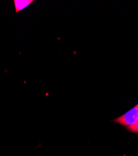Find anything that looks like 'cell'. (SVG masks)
Listing matches in <instances>:
<instances>
[{"mask_svg": "<svg viewBox=\"0 0 138 156\" xmlns=\"http://www.w3.org/2000/svg\"><path fill=\"white\" fill-rule=\"evenodd\" d=\"M112 121L125 127H130L134 126L138 121V104L133 108L114 120H112Z\"/></svg>", "mask_w": 138, "mask_h": 156, "instance_id": "6da1fadb", "label": "cell"}, {"mask_svg": "<svg viewBox=\"0 0 138 156\" xmlns=\"http://www.w3.org/2000/svg\"><path fill=\"white\" fill-rule=\"evenodd\" d=\"M14 5L15 8V12L18 14L19 12L27 8L32 5L34 0H14Z\"/></svg>", "mask_w": 138, "mask_h": 156, "instance_id": "7a4b0ae2", "label": "cell"}, {"mask_svg": "<svg viewBox=\"0 0 138 156\" xmlns=\"http://www.w3.org/2000/svg\"><path fill=\"white\" fill-rule=\"evenodd\" d=\"M126 129L130 133L138 134V121L134 126L130 127H126Z\"/></svg>", "mask_w": 138, "mask_h": 156, "instance_id": "3957f363", "label": "cell"}]
</instances>
